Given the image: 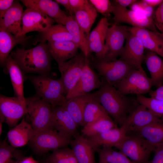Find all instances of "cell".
Instances as JSON below:
<instances>
[{"label":"cell","mask_w":163,"mask_h":163,"mask_svg":"<svg viewBox=\"0 0 163 163\" xmlns=\"http://www.w3.org/2000/svg\"><path fill=\"white\" fill-rule=\"evenodd\" d=\"M93 64L102 80L112 86L117 85L135 69L120 59L107 61L96 58Z\"/></svg>","instance_id":"ba28073f"},{"label":"cell","mask_w":163,"mask_h":163,"mask_svg":"<svg viewBox=\"0 0 163 163\" xmlns=\"http://www.w3.org/2000/svg\"><path fill=\"white\" fill-rule=\"evenodd\" d=\"M129 30L140 40L145 48L163 57V37L161 33L141 27H133Z\"/></svg>","instance_id":"44dd1931"},{"label":"cell","mask_w":163,"mask_h":163,"mask_svg":"<svg viewBox=\"0 0 163 163\" xmlns=\"http://www.w3.org/2000/svg\"><path fill=\"white\" fill-rule=\"evenodd\" d=\"M149 93L151 97L163 101V85L158 87L155 90L150 91Z\"/></svg>","instance_id":"bcb514c9"},{"label":"cell","mask_w":163,"mask_h":163,"mask_svg":"<svg viewBox=\"0 0 163 163\" xmlns=\"http://www.w3.org/2000/svg\"><path fill=\"white\" fill-rule=\"evenodd\" d=\"M33 36L17 37L0 29V63L4 66L11 50L16 45L24 44L32 38Z\"/></svg>","instance_id":"4316f807"},{"label":"cell","mask_w":163,"mask_h":163,"mask_svg":"<svg viewBox=\"0 0 163 163\" xmlns=\"http://www.w3.org/2000/svg\"><path fill=\"white\" fill-rule=\"evenodd\" d=\"M154 18L155 24L161 33L163 31V1L155 12Z\"/></svg>","instance_id":"b9f144b4"},{"label":"cell","mask_w":163,"mask_h":163,"mask_svg":"<svg viewBox=\"0 0 163 163\" xmlns=\"http://www.w3.org/2000/svg\"><path fill=\"white\" fill-rule=\"evenodd\" d=\"M97 12L89 1L85 7L74 13L75 20L88 37L92 26L97 17Z\"/></svg>","instance_id":"836d02e7"},{"label":"cell","mask_w":163,"mask_h":163,"mask_svg":"<svg viewBox=\"0 0 163 163\" xmlns=\"http://www.w3.org/2000/svg\"><path fill=\"white\" fill-rule=\"evenodd\" d=\"M137 0H116L113 1V5L118 7L126 8V7L134 4Z\"/></svg>","instance_id":"7dc6e473"},{"label":"cell","mask_w":163,"mask_h":163,"mask_svg":"<svg viewBox=\"0 0 163 163\" xmlns=\"http://www.w3.org/2000/svg\"><path fill=\"white\" fill-rule=\"evenodd\" d=\"M45 163H78L71 149L67 147L53 151Z\"/></svg>","instance_id":"74e56055"},{"label":"cell","mask_w":163,"mask_h":163,"mask_svg":"<svg viewBox=\"0 0 163 163\" xmlns=\"http://www.w3.org/2000/svg\"><path fill=\"white\" fill-rule=\"evenodd\" d=\"M26 8L35 9L53 19L57 24L65 25L69 15L60 8L58 4L51 0H22Z\"/></svg>","instance_id":"2e32d148"},{"label":"cell","mask_w":163,"mask_h":163,"mask_svg":"<svg viewBox=\"0 0 163 163\" xmlns=\"http://www.w3.org/2000/svg\"><path fill=\"white\" fill-rule=\"evenodd\" d=\"M70 145L78 163H96L95 150L86 138L79 135L72 140Z\"/></svg>","instance_id":"484cf974"},{"label":"cell","mask_w":163,"mask_h":163,"mask_svg":"<svg viewBox=\"0 0 163 163\" xmlns=\"http://www.w3.org/2000/svg\"><path fill=\"white\" fill-rule=\"evenodd\" d=\"M72 140V138L53 129L36 132L29 142L35 153L41 154L50 151L66 147L70 145Z\"/></svg>","instance_id":"8992f818"},{"label":"cell","mask_w":163,"mask_h":163,"mask_svg":"<svg viewBox=\"0 0 163 163\" xmlns=\"http://www.w3.org/2000/svg\"><path fill=\"white\" fill-rule=\"evenodd\" d=\"M52 124L54 129L68 137L78 135V125L63 106L53 108Z\"/></svg>","instance_id":"ac0fdd59"},{"label":"cell","mask_w":163,"mask_h":163,"mask_svg":"<svg viewBox=\"0 0 163 163\" xmlns=\"http://www.w3.org/2000/svg\"><path fill=\"white\" fill-rule=\"evenodd\" d=\"M101 81L98 90L92 93L93 97L116 123L121 126L129 114L131 107L130 101L113 86Z\"/></svg>","instance_id":"7a4b0ae2"},{"label":"cell","mask_w":163,"mask_h":163,"mask_svg":"<svg viewBox=\"0 0 163 163\" xmlns=\"http://www.w3.org/2000/svg\"><path fill=\"white\" fill-rule=\"evenodd\" d=\"M145 140L156 149L163 145V119L134 132Z\"/></svg>","instance_id":"f1b7e54d"},{"label":"cell","mask_w":163,"mask_h":163,"mask_svg":"<svg viewBox=\"0 0 163 163\" xmlns=\"http://www.w3.org/2000/svg\"><path fill=\"white\" fill-rule=\"evenodd\" d=\"M27 112L26 101H22L15 96L9 97L0 94V122L13 128L27 114Z\"/></svg>","instance_id":"30bf717a"},{"label":"cell","mask_w":163,"mask_h":163,"mask_svg":"<svg viewBox=\"0 0 163 163\" xmlns=\"http://www.w3.org/2000/svg\"><path fill=\"white\" fill-rule=\"evenodd\" d=\"M16 163H40L32 156L24 157L18 160Z\"/></svg>","instance_id":"681fc988"},{"label":"cell","mask_w":163,"mask_h":163,"mask_svg":"<svg viewBox=\"0 0 163 163\" xmlns=\"http://www.w3.org/2000/svg\"><path fill=\"white\" fill-rule=\"evenodd\" d=\"M113 6V19L118 24L126 23L136 27H144L151 30H155V24L152 18L134 11L125 8Z\"/></svg>","instance_id":"9a60e30c"},{"label":"cell","mask_w":163,"mask_h":163,"mask_svg":"<svg viewBox=\"0 0 163 163\" xmlns=\"http://www.w3.org/2000/svg\"><path fill=\"white\" fill-rule=\"evenodd\" d=\"M99 163H104L99 162Z\"/></svg>","instance_id":"db71d44e"},{"label":"cell","mask_w":163,"mask_h":163,"mask_svg":"<svg viewBox=\"0 0 163 163\" xmlns=\"http://www.w3.org/2000/svg\"><path fill=\"white\" fill-rule=\"evenodd\" d=\"M47 42L50 55L58 64L65 62L77 55L78 48L72 41Z\"/></svg>","instance_id":"cb8c5ba5"},{"label":"cell","mask_w":163,"mask_h":163,"mask_svg":"<svg viewBox=\"0 0 163 163\" xmlns=\"http://www.w3.org/2000/svg\"><path fill=\"white\" fill-rule=\"evenodd\" d=\"M26 98L27 113L36 132L53 129L52 124L53 107L36 95Z\"/></svg>","instance_id":"277c9868"},{"label":"cell","mask_w":163,"mask_h":163,"mask_svg":"<svg viewBox=\"0 0 163 163\" xmlns=\"http://www.w3.org/2000/svg\"><path fill=\"white\" fill-rule=\"evenodd\" d=\"M116 127V123L106 113L93 122L84 126L81 132L87 137H90Z\"/></svg>","instance_id":"d6a6232c"},{"label":"cell","mask_w":163,"mask_h":163,"mask_svg":"<svg viewBox=\"0 0 163 163\" xmlns=\"http://www.w3.org/2000/svg\"><path fill=\"white\" fill-rule=\"evenodd\" d=\"M142 1L149 6L153 7L155 6L159 5L163 0H142Z\"/></svg>","instance_id":"f907efd6"},{"label":"cell","mask_w":163,"mask_h":163,"mask_svg":"<svg viewBox=\"0 0 163 163\" xmlns=\"http://www.w3.org/2000/svg\"><path fill=\"white\" fill-rule=\"evenodd\" d=\"M161 118L139 104L129 114L120 126L127 134L129 132H135Z\"/></svg>","instance_id":"7c38bea8"},{"label":"cell","mask_w":163,"mask_h":163,"mask_svg":"<svg viewBox=\"0 0 163 163\" xmlns=\"http://www.w3.org/2000/svg\"><path fill=\"white\" fill-rule=\"evenodd\" d=\"M36 133L30 124L24 117L20 123L11 129L8 133L7 138L13 147H22L31 140Z\"/></svg>","instance_id":"7402d4cb"},{"label":"cell","mask_w":163,"mask_h":163,"mask_svg":"<svg viewBox=\"0 0 163 163\" xmlns=\"http://www.w3.org/2000/svg\"><path fill=\"white\" fill-rule=\"evenodd\" d=\"M161 34L162 36V37H163V31L162 32H161Z\"/></svg>","instance_id":"f5cc1de1"},{"label":"cell","mask_w":163,"mask_h":163,"mask_svg":"<svg viewBox=\"0 0 163 163\" xmlns=\"http://www.w3.org/2000/svg\"><path fill=\"white\" fill-rule=\"evenodd\" d=\"M117 85L118 91L124 95L129 94L142 95L149 93L153 86L150 78L142 67L133 70Z\"/></svg>","instance_id":"9c48e42d"},{"label":"cell","mask_w":163,"mask_h":163,"mask_svg":"<svg viewBox=\"0 0 163 163\" xmlns=\"http://www.w3.org/2000/svg\"><path fill=\"white\" fill-rule=\"evenodd\" d=\"M102 84L97 75L90 66V62L85 66L81 77L75 86L66 96L67 100L74 97L89 93L99 89Z\"/></svg>","instance_id":"d6986e66"},{"label":"cell","mask_w":163,"mask_h":163,"mask_svg":"<svg viewBox=\"0 0 163 163\" xmlns=\"http://www.w3.org/2000/svg\"><path fill=\"white\" fill-rule=\"evenodd\" d=\"M97 12L106 16L112 13L113 10V4L109 0H90Z\"/></svg>","instance_id":"ab89813d"},{"label":"cell","mask_w":163,"mask_h":163,"mask_svg":"<svg viewBox=\"0 0 163 163\" xmlns=\"http://www.w3.org/2000/svg\"><path fill=\"white\" fill-rule=\"evenodd\" d=\"M65 26L72 37V41L85 56L88 58L90 53L88 37L76 22L73 15H69Z\"/></svg>","instance_id":"f546056e"},{"label":"cell","mask_w":163,"mask_h":163,"mask_svg":"<svg viewBox=\"0 0 163 163\" xmlns=\"http://www.w3.org/2000/svg\"><path fill=\"white\" fill-rule=\"evenodd\" d=\"M27 78L33 85L36 95L49 103L53 108L63 106L66 101L63 86L60 79L39 75L28 76Z\"/></svg>","instance_id":"3957f363"},{"label":"cell","mask_w":163,"mask_h":163,"mask_svg":"<svg viewBox=\"0 0 163 163\" xmlns=\"http://www.w3.org/2000/svg\"><path fill=\"white\" fill-rule=\"evenodd\" d=\"M127 135L120 126L116 127L96 135L86 138L94 150L101 146L116 147Z\"/></svg>","instance_id":"603a6c76"},{"label":"cell","mask_w":163,"mask_h":163,"mask_svg":"<svg viewBox=\"0 0 163 163\" xmlns=\"http://www.w3.org/2000/svg\"><path fill=\"white\" fill-rule=\"evenodd\" d=\"M14 0H0V18L2 17L6 11L12 6Z\"/></svg>","instance_id":"f6af8a7d"},{"label":"cell","mask_w":163,"mask_h":163,"mask_svg":"<svg viewBox=\"0 0 163 163\" xmlns=\"http://www.w3.org/2000/svg\"><path fill=\"white\" fill-rule=\"evenodd\" d=\"M23 12L22 6L19 1H15L11 7L0 18V29L17 37L23 36L22 35Z\"/></svg>","instance_id":"ffe728a7"},{"label":"cell","mask_w":163,"mask_h":163,"mask_svg":"<svg viewBox=\"0 0 163 163\" xmlns=\"http://www.w3.org/2000/svg\"><path fill=\"white\" fill-rule=\"evenodd\" d=\"M154 151L153 158L147 163H163V145L156 148Z\"/></svg>","instance_id":"ee69618b"},{"label":"cell","mask_w":163,"mask_h":163,"mask_svg":"<svg viewBox=\"0 0 163 163\" xmlns=\"http://www.w3.org/2000/svg\"><path fill=\"white\" fill-rule=\"evenodd\" d=\"M134 163H147L156 148L140 136H126L116 147Z\"/></svg>","instance_id":"5b68a950"},{"label":"cell","mask_w":163,"mask_h":163,"mask_svg":"<svg viewBox=\"0 0 163 163\" xmlns=\"http://www.w3.org/2000/svg\"><path fill=\"white\" fill-rule=\"evenodd\" d=\"M129 28L115 24L109 27L107 32L105 45L107 54L104 59L110 61L116 60L123 51L124 41L129 32Z\"/></svg>","instance_id":"8fae6325"},{"label":"cell","mask_w":163,"mask_h":163,"mask_svg":"<svg viewBox=\"0 0 163 163\" xmlns=\"http://www.w3.org/2000/svg\"><path fill=\"white\" fill-rule=\"evenodd\" d=\"M98 153L99 162L104 163H134L120 151L113 150L111 147L103 146L95 149Z\"/></svg>","instance_id":"e575fe53"},{"label":"cell","mask_w":163,"mask_h":163,"mask_svg":"<svg viewBox=\"0 0 163 163\" xmlns=\"http://www.w3.org/2000/svg\"><path fill=\"white\" fill-rule=\"evenodd\" d=\"M58 4L62 5L68 11L69 15H72L69 0H55Z\"/></svg>","instance_id":"c3c4849f"},{"label":"cell","mask_w":163,"mask_h":163,"mask_svg":"<svg viewBox=\"0 0 163 163\" xmlns=\"http://www.w3.org/2000/svg\"><path fill=\"white\" fill-rule=\"evenodd\" d=\"M147 67L150 73L152 85L159 87L163 82V60L155 53L149 51L145 55Z\"/></svg>","instance_id":"1f68e13d"},{"label":"cell","mask_w":163,"mask_h":163,"mask_svg":"<svg viewBox=\"0 0 163 163\" xmlns=\"http://www.w3.org/2000/svg\"><path fill=\"white\" fill-rule=\"evenodd\" d=\"M4 66L5 71L9 75L15 96L25 102L24 92V73L10 55Z\"/></svg>","instance_id":"d4e9b609"},{"label":"cell","mask_w":163,"mask_h":163,"mask_svg":"<svg viewBox=\"0 0 163 163\" xmlns=\"http://www.w3.org/2000/svg\"><path fill=\"white\" fill-rule=\"evenodd\" d=\"M107 112L94 97L87 104L83 115V126L94 121Z\"/></svg>","instance_id":"d590c367"},{"label":"cell","mask_w":163,"mask_h":163,"mask_svg":"<svg viewBox=\"0 0 163 163\" xmlns=\"http://www.w3.org/2000/svg\"><path fill=\"white\" fill-rule=\"evenodd\" d=\"M137 101L152 112L163 119V101L151 97H148L142 95L137 96Z\"/></svg>","instance_id":"f35d334b"},{"label":"cell","mask_w":163,"mask_h":163,"mask_svg":"<svg viewBox=\"0 0 163 163\" xmlns=\"http://www.w3.org/2000/svg\"><path fill=\"white\" fill-rule=\"evenodd\" d=\"M2 123L0 122V135L2 134Z\"/></svg>","instance_id":"816d5d0a"},{"label":"cell","mask_w":163,"mask_h":163,"mask_svg":"<svg viewBox=\"0 0 163 163\" xmlns=\"http://www.w3.org/2000/svg\"><path fill=\"white\" fill-rule=\"evenodd\" d=\"M24 157L21 152L10 145L5 139L0 142V163H16Z\"/></svg>","instance_id":"8d00e7d4"},{"label":"cell","mask_w":163,"mask_h":163,"mask_svg":"<svg viewBox=\"0 0 163 163\" xmlns=\"http://www.w3.org/2000/svg\"><path fill=\"white\" fill-rule=\"evenodd\" d=\"M109 25L107 18H102L88 36L90 53H95L96 58L99 59H104L107 54L105 41Z\"/></svg>","instance_id":"e0dca14e"},{"label":"cell","mask_w":163,"mask_h":163,"mask_svg":"<svg viewBox=\"0 0 163 163\" xmlns=\"http://www.w3.org/2000/svg\"><path fill=\"white\" fill-rule=\"evenodd\" d=\"M131 10L141 14L147 17L152 18L153 7L149 6L141 0L136 2L130 5Z\"/></svg>","instance_id":"60d3db41"},{"label":"cell","mask_w":163,"mask_h":163,"mask_svg":"<svg viewBox=\"0 0 163 163\" xmlns=\"http://www.w3.org/2000/svg\"><path fill=\"white\" fill-rule=\"evenodd\" d=\"M126 43L120 59L135 69L142 67L145 59L144 48L140 40L130 32L126 38Z\"/></svg>","instance_id":"5bb4252c"},{"label":"cell","mask_w":163,"mask_h":163,"mask_svg":"<svg viewBox=\"0 0 163 163\" xmlns=\"http://www.w3.org/2000/svg\"><path fill=\"white\" fill-rule=\"evenodd\" d=\"M93 97V93H89L67 100L63 105L78 125L83 126V115L88 102Z\"/></svg>","instance_id":"83f0119b"},{"label":"cell","mask_w":163,"mask_h":163,"mask_svg":"<svg viewBox=\"0 0 163 163\" xmlns=\"http://www.w3.org/2000/svg\"><path fill=\"white\" fill-rule=\"evenodd\" d=\"M72 41V37L66 26L57 24L53 25L46 30L40 32L34 40V44L37 42Z\"/></svg>","instance_id":"4dcf8cb0"},{"label":"cell","mask_w":163,"mask_h":163,"mask_svg":"<svg viewBox=\"0 0 163 163\" xmlns=\"http://www.w3.org/2000/svg\"><path fill=\"white\" fill-rule=\"evenodd\" d=\"M72 15L76 11L85 7L89 2L87 0H69Z\"/></svg>","instance_id":"7bdbcfd3"},{"label":"cell","mask_w":163,"mask_h":163,"mask_svg":"<svg viewBox=\"0 0 163 163\" xmlns=\"http://www.w3.org/2000/svg\"><path fill=\"white\" fill-rule=\"evenodd\" d=\"M10 55L24 74L34 73L48 76L50 72L52 57L46 42H40L29 49L17 48Z\"/></svg>","instance_id":"6da1fadb"},{"label":"cell","mask_w":163,"mask_h":163,"mask_svg":"<svg viewBox=\"0 0 163 163\" xmlns=\"http://www.w3.org/2000/svg\"><path fill=\"white\" fill-rule=\"evenodd\" d=\"M55 21L45 14L34 9L27 8L22 19V35L32 31H44L53 25Z\"/></svg>","instance_id":"4fadbf2b"},{"label":"cell","mask_w":163,"mask_h":163,"mask_svg":"<svg viewBox=\"0 0 163 163\" xmlns=\"http://www.w3.org/2000/svg\"><path fill=\"white\" fill-rule=\"evenodd\" d=\"M89 62L88 58L82 52L71 59L58 64L61 74L59 79L63 85L66 97L77 83L85 66Z\"/></svg>","instance_id":"52a82bcc"}]
</instances>
